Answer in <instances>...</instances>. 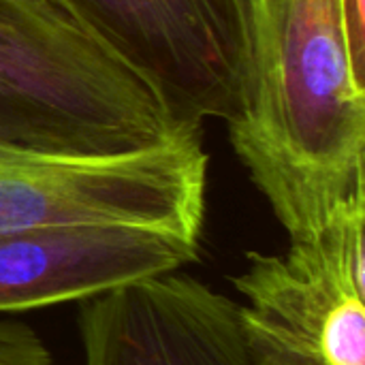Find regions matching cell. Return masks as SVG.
<instances>
[{"instance_id": "9", "label": "cell", "mask_w": 365, "mask_h": 365, "mask_svg": "<svg viewBox=\"0 0 365 365\" xmlns=\"http://www.w3.org/2000/svg\"><path fill=\"white\" fill-rule=\"evenodd\" d=\"M340 6L353 62L365 75V0H340Z\"/></svg>"}, {"instance_id": "5", "label": "cell", "mask_w": 365, "mask_h": 365, "mask_svg": "<svg viewBox=\"0 0 365 365\" xmlns=\"http://www.w3.org/2000/svg\"><path fill=\"white\" fill-rule=\"evenodd\" d=\"M143 77L186 130L233 122L248 96V0H56Z\"/></svg>"}, {"instance_id": "2", "label": "cell", "mask_w": 365, "mask_h": 365, "mask_svg": "<svg viewBox=\"0 0 365 365\" xmlns=\"http://www.w3.org/2000/svg\"><path fill=\"white\" fill-rule=\"evenodd\" d=\"M156 90L56 0H0V141L118 156L184 135Z\"/></svg>"}, {"instance_id": "4", "label": "cell", "mask_w": 365, "mask_h": 365, "mask_svg": "<svg viewBox=\"0 0 365 365\" xmlns=\"http://www.w3.org/2000/svg\"><path fill=\"white\" fill-rule=\"evenodd\" d=\"M231 282L250 365H365V195Z\"/></svg>"}, {"instance_id": "1", "label": "cell", "mask_w": 365, "mask_h": 365, "mask_svg": "<svg viewBox=\"0 0 365 365\" xmlns=\"http://www.w3.org/2000/svg\"><path fill=\"white\" fill-rule=\"evenodd\" d=\"M250 77L229 141L291 242L365 195V75L340 0H248Z\"/></svg>"}, {"instance_id": "3", "label": "cell", "mask_w": 365, "mask_h": 365, "mask_svg": "<svg viewBox=\"0 0 365 365\" xmlns=\"http://www.w3.org/2000/svg\"><path fill=\"white\" fill-rule=\"evenodd\" d=\"M207 163L201 133L118 156L47 154L0 141V233L139 227L201 240Z\"/></svg>"}, {"instance_id": "8", "label": "cell", "mask_w": 365, "mask_h": 365, "mask_svg": "<svg viewBox=\"0 0 365 365\" xmlns=\"http://www.w3.org/2000/svg\"><path fill=\"white\" fill-rule=\"evenodd\" d=\"M0 365H53V357L28 323L0 319Z\"/></svg>"}, {"instance_id": "6", "label": "cell", "mask_w": 365, "mask_h": 365, "mask_svg": "<svg viewBox=\"0 0 365 365\" xmlns=\"http://www.w3.org/2000/svg\"><path fill=\"white\" fill-rule=\"evenodd\" d=\"M81 365H250L237 302L171 272L79 304Z\"/></svg>"}, {"instance_id": "7", "label": "cell", "mask_w": 365, "mask_h": 365, "mask_svg": "<svg viewBox=\"0 0 365 365\" xmlns=\"http://www.w3.org/2000/svg\"><path fill=\"white\" fill-rule=\"evenodd\" d=\"M201 240L139 227L0 233V317L81 304L199 261Z\"/></svg>"}]
</instances>
